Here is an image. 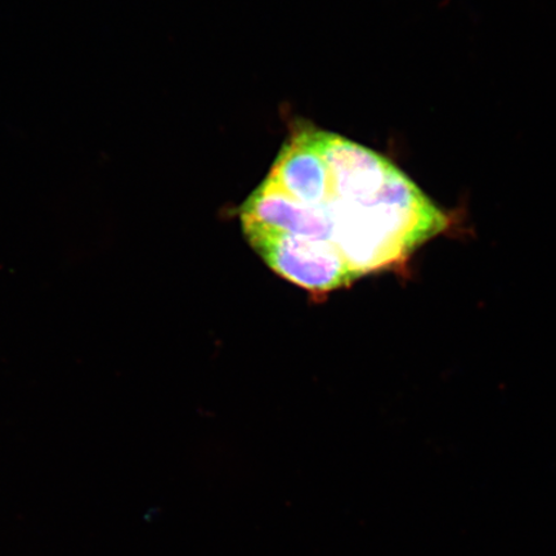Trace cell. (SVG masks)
<instances>
[{
	"mask_svg": "<svg viewBox=\"0 0 556 556\" xmlns=\"http://www.w3.org/2000/svg\"><path fill=\"white\" fill-rule=\"evenodd\" d=\"M243 233L268 232L331 241L332 220L325 207L307 205L264 179L240 208Z\"/></svg>",
	"mask_w": 556,
	"mask_h": 556,
	"instance_id": "3957f363",
	"label": "cell"
},
{
	"mask_svg": "<svg viewBox=\"0 0 556 556\" xmlns=\"http://www.w3.org/2000/svg\"><path fill=\"white\" fill-rule=\"evenodd\" d=\"M249 245L275 273L313 296L348 288L356 275L336 243L283 233H243Z\"/></svg>",
	"mask_w": 556,
	"mask_h": 556,
	"instance_id": "7a4b0ae2",
	"label": "cell"
},
{
	"mask_svg": "<svg viewBox=\"0 0 556 556\" xmlns=\"http://www.w3.org/2000/svg\"><path fill=\"white\" fill-rule=\"evenodd\" d=\"M321 204L332 220L331 241L357 278L401 268L450 225L448 215L400 169L358 200L338 197L330 185Z\"/></svg>",
	"mask_w": 556,
	"mask_h": 556,
	"instance_id": "6da1fadb",
	"label": "cell"
}]
</instances>
